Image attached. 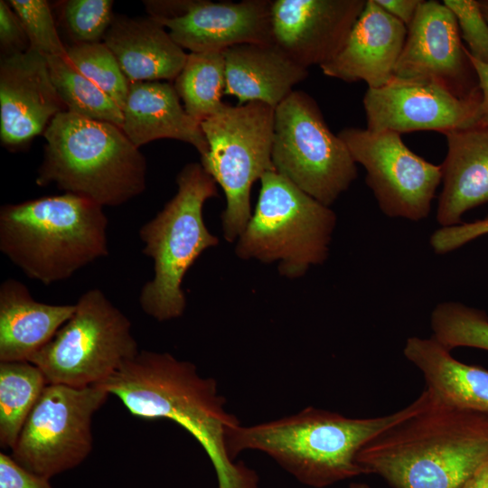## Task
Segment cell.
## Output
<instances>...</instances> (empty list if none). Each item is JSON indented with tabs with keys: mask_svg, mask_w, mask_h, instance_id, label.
<instances>
[{
	"mask_svg": "<svg viewBox=\"0 0 488 488\" xmlns=\"http://www.w3.org/2000/svg\"><path fill=\"white\" fill-rule=\"evenodd\" d=\"M390 15L407 28L411 24L422 0H375Z\"/></svg>",
	"mask_w": 488,
	"mask_h": 488,
	"instance_id": "74e56055",
	"label": "cell"
},
{
	"mask_svg": "<svg viewBox=\"0 0 488 488\" xmlns=\"http://www.w3.org/2000/svg\"><path fill=\"white\" fill-rule=\"evenodd\" d=\"M10 6L20 19L30 48L44 55L65 56L49 4L44 0H11Z\"/></svg>",
	"mask_w": 488,
	"mask_h": 488,
	"instance_id": "f546056e",
	"label": "cell"
},
{
	"mask_svg": "<svg viewBox=\"0 0 488 488\" xmlns=\"http://www.w3.org/2000/svg\"><path fill=\"white\" fill-rule=\"evenodd\" d=\"M432 336L448 350L470 347L488 351V316L459 302L439 303L432 311Z\"/></svg>",
	"mask_w": 488,
	"mask_h": 488,
	"instance_id": "83f0119b",
	"label": "cell"
},
{
	"mask_svg": "<svg viewBox=\"0 0 488 488\" xmlns=\"http://www.w3.org/2000/svg\"><path fill=\"white\" fill-rule=\"evenodd\" d=\"M408 28L367 0L339 53L320 68L324 75L346 82L363 80L368 89L386 85L394 76Z\"/></svg>",
	"mask_w": 488,
	"mask_h": 488,
	"instance_id": "ac0fdd59",
	"label": "cell"
},
{
	"mask_svg": "<svg viewBox=\"0 0 488 488\" xmlns=\"http://www.w3.org/2000/svg\"><path fill=\"white\" fill-rule=\"evenodd\" d=\"M443 3L455 14L461 38L466 50L474 59L488 64V22L478 1L445 0Z\"/></svg>",
	"mask_w": 488,
	"mask_h": 488,
	"instance_id": "1f68e13d",
	"label": "cell"
},
{
	"mask_svg": "<svg viewBox=\"0 0 488 488\" xmlns=\"http://www.w3.org/2000/svg\"><path fill=\"white\" fill-rule=\"evenodd\" d=\"M99 204L71 193L0 210V250L44 285L66 280L108 254V218Z\"/></svg>",
	"mask_w": 488,
	"mask_h": 488,
	"instance_id": "277c9868",
	"label": "cell"
},
{
	"mask_svg": "<svg viewBox=\"0 0 488 488\" xmlns=\"http://www.w3.org/2000/svg\"><path fill=\"white\" fill-rule=\"evenodd\" d=\"M465 52L475 72L481 92L477 126L488 127V64L472 57L466 48Z\"/></svg>",
	"mask_w": 488,
	"mask_h": 488,
	"instance_id": "8d00e7d4",
	"label": "cell"
},
{
	"mask_svg": "<svg viewBox=\"0 0 488 488\" xmlns=\"http://www.w3.org/2000/svg\"><path fill=\"white\" fill-rule=\"evenodd\" d=\"M67 108L51 78L48 60L29 48L5 55L0 63V136L8 146L44 133Z\"/></svg>",
	"mask_w": 488,
	"mask_h": 488,
	"instance_id": "2e32d148",
	"label": "cell"
},
{
	"mask_svg": "<svg viewBox=\"0 0 488 488\" xmlns=\"http://www.w3.org/2000/svg\"><path fill=\"white\" fill-rule=\"evenodd\" d=\"M462 488H488V462L482 465Z\"/></svg>",
	"mask_w": 488,
	"mask_h": 488,
	"instance_id": "f35d334b",
	"label": "cell"
},
{
	"mask_svg": "<svg viewBox=\"0 0 488 488\" xmlns=\"http://www.w3.org/2000/svg\"><path fill=\"white\" fill-rule=\"evenodd\" d=\"M176 183L175 195L139 230L143 253L154 262V277L142 287L139 304L159 322L183 314V277L205 249L219 243L202 216L204 202L218 195L216 182L201 164L190 163L179 172Z\"/></svg>",
	"mask_w": 488,
	"mask_h": 488,
	"instance_id": "8992f818",
	"label": "cell"
},
{
	"mask_svg": "<svg viewBox=\"0 0 488 488\" xmlns=\"http://www.w3.org/2000/svg\"><path fill=\"white\" fill-rule=\"evenodd\" d=\"M447 153L441 165L443 188L436 208L441 227L462 223L464 214L488 203V127L444 134Z\"/></svg>",
	"mask_w": 488,
	"mask_h": 488,
	"instance_id": "d6986e66",
	"label": "cell"
},
{
	"mask_svg": "<svg viewBox=\"0 0 488 488\" xmlns=\"http://www.w3.org/2000/svg\"><path fill=\"white\" fill-rule=\"evenodd\" d=\"M453 12L436 0L421 2L408 27L395 76L435 80L460 98L472 95L474 68Z\"/></svg>",
	"mask_w": 488,
	"mask_h": 488,
	"instance_id": "5bb4252c",
	"label": "cell"
},
{
	"mask_svg": "<svg viewBox=\"0 0 488 488\" xmlns=\"http://www.w3.org/2000/svg\"><path fill=\"white\" fill-rule=\"evenodd\" d=\"M43 161L36 183L102 207H116L145 188L146 162L122 128L63 111L45 129Z\"/></svg>",
	"mask_w": 488,
	"mask_h": 488,
	"instance_id": "5b68a950",
	"label": "cell"
},
{
	"mask_svg": "<svg viewBox=\"0 0 488 488\" xmlns=\"http://www.w3.org/2000/svg\"><path fill=\"white\" fill-rule=\"evenodd\" d=\"M47 60L51 78L67 111L122 127L123 111L107 93L77 70L64 56Z\"/></svg>",
	"mask_w": 488,
	"mask_h": 488,
	"instance_id": "4316f807",
	"label": "cell"
},
{
	"mask_svg": "<svg viewBox=\"0 0 488 488\" xmlns=\"http://www.w3.org/2000/svg\"><path fill=\"white\" fill-rule=\"evenodd\" d=\"M97 385L117 397L144 419H169L186 429L202 446L217 474L219 488H258L255 471L228 453L227 434L240 425L225 408L212 378L168 352L139 351Z\"/></svg>",
	"mask_w": 488,
	"mask_h": 488,
	"instance_id": "6da1fadb",
	"label": "cell"
},
{
	"mask_svg": "<svg viewBox=\"0 0 488 488\" xmlns=\"http://www.w3.org/2000/svg\"><path fill=\"white\" fill-rule=\"evenodd\" d=\"M48 384L30 361L0 362V446L14 447L31 410Z\"/></svg>",
	"mask_w": 488,
	"mask_h": 488,
	"instance_id": "d4e9b609",
	"label": "cell"
},
{
	"mask_svg": "<svg viewBox=\"0 0 488 488\" xmlns=\"http://www.w3.org/2000/svg\"><path fill=\"white\" fill-rule=\"evenodd\" d=\"M225 95L238 105L261 102L276 108L308 76V70L276 44H239L223 51Z\"/></svg>",
	"mask_w": 488,
	"mask_h": 488,
	"instance_id": "44dd1931",
	"label": "cell"
},
{
	"mask_svg": "<svg viewBox=\"0 0 488 488\" xmlns=\"http://www.w3.org/2000/svg\"><path fill=\"white\" fill-rule=\"evenodd\" d=\"M131 322L98 288L75 304L71 317L29 361L51 384L82 388L103 382L138 353Z\"/></svg>",
	"mask_w": 488,
	"mask_h": 488,
	"instance_id": "9c48e42d",
	"label": "cell"
},
{
	"mask_svg": "<svg viewBox=\"0 0 488 488\" xmlns=\"http://www.w3.org/2000/svg\"><path fill=\"white\" fill-rule=\"evenodd\" d=\"M429 398L425 389L409 405L393 413L352 418L307 407L279 419L244 427L227 434L230 457L246 450L263 452L303 484L324 488L365 474L357 462L362 447L380 433L422 408Z\"/></svg>",
	"mask_w": 488,
	"mask_h": 488,
	"instance_id": "3957f363",
	"label": "cell"
},
{
	"mask_svg": "<svg viewBox=\"0 0 488 488\" xmlns=\"http://www.w3.org/2000/svg\"><path fill=\"white\" fill-rule=\"evenodd\" d=\"M349 488H371L365 483H352Z\"/></svg>",
	"mask_w": 488,
	"mask_h": 488,
	"instance_id": "60d3db41",
	"label": "cell"
},
{
	"mask_svg": "<svg viewBox=\"0 0 488 488\" xmlns=\"http://www.w3.org/2000/svg\"><path fill=\"white\" fill-rule=\"evenodd\" d=\"M156 21L169 30L178 45L191 52H222L247 43L274 44L269 0H198L185 15Z\"/></svg>",
	"mask_w": 488,
	"mask_h": 488,
	"instance_id": "e0dca14e",
	"label": "cell"
},
{
	"mask_svg": "<svg viewBox=\"0 0 488 488\" xmlns=\"http://www.w3.org/2000/svg\"><path fill=\"white\" fill-rule=\"evenodd\" d=\"M226 84L223 51L191 52L174 80L188 115L199 123L218 112Z\"/></svg>",
	"mask_w": 488,
	"mask_h": 488,
	"instance_id": "484cf974",
	"label": "cell"
},
{
	"mask_svg": "<svg viewBox=\"0 0 488 488\" xmlns=\"http://www.w3.org/2000/svg\"><path fill=\"white\" fill-rule=\"evenodd\" d=\"M122 111L121 128L138 148L154 140L171 138L192 145L201 156L208 151L201 123L187 114L170 83H130Z\"/></svg>",
	"mask_w": 488,
	"mask_h": 488,
	"instance_id": "ffe728a7",
	"label": "cell"
},
{
	"mask_svg": "<svg viewBox=\"0 0 488 488\" xmlns=\"http://www.w3.org/2000/svg\"><path fill=\"white\" fill-rule=\"evenodd\" d=\"M365 0L272 1L273 41L308 69L332 61L343 47Z\"/></svg>",
	"mask_w": 488,
	"mask_h": 488,
	"instance_id": "9a60e30c",
	"label": "cell"
},
{
	"mask_svg": "<svg viewBox=\"0 0 488 488\" xmlns=\"http://www.w3.org/2000/svg\"><path fill=\"white\" fill-rule=\"evenodd\" d=\"M152 17L113 18L104 43L129 83L174 80L187 55L169 32Z\"/></svg>",
	"mask_w": 488,
	"mask_h": 488,
	"instance_id": "7402d4cb",
	"label": "cell"
},
{
	"mask_svg": "<svg viewBox=\"0 0 488 488\" xmlns=\"http://www.w3.org/2000/svg\"><path fill=\"white\" fill-rule=\"evenodd\" d=\"M0 42L7 54L23 52L30 48L24 28L10 5L0 1Z\"/></svg>",
	"mask_w": 488,
	"mask_h": 488,
	"instance_id": "836d02e7",
	"label": "cell"
},
{
	"mask_svg": "<svg viewBox=\"0 0 488 488\" xmlns=\"http://www.w3.org/2000/svg\"><path fill=\"white\" fill-rule=\"evenodd\" d=\"M145 3L150 17L155 20H172L185 15L196 1H148Z\"/></svg>",
	"mask_w": 488,
	"mask_h": 488,
	"instance_id": "d590c367",
	"label": "cell"
},
{
	"mask_svg": "<svg viewBox=\"0 0 488 488\" xmlns=\"http://www.w3.org/2000/svg\"><path fill=\"white\" fill-rule=\"evenodd\" d=\"M479 2V5H480V7H481V10L486 19V21L488 22V0H481V1H478Z\"/></svg>",
	"mask_w": 488,
	"mask_h": 488,
	"instance_id": "ab89813d",
	"label": "cell"
},
{
	"mask_svg": "<svg viewBox=\"0 0 488 488\" xmlns=\"http://www.w3.org/2000/svg\"><path fill=\"white\" fill-rule=\"evenodd\" d=\"M50 479L35 474L6 454H0V488H52Z\"/></svg>",
	"mask_w": 488,
	"mask_h": 488,
	"instance_id": "e575fe53",
	"label": "cell"
},
{
	"mask_svg": "<svg viewBox=\"0 0 488 488\" xmlns=\"http://www.w3.org/2000/svg\"><path fill=\"white\" fill-rule=\"evenodd\" d=\"M275 108L261 102L224 103L201 127L208 143L201 156L203 169L225 193L221 214L224 238L238 239L250 217L253 183L271 171Z\"/></svg>",
	"mask_w": 488,
	"mask_h": 488,
	"instance_id": "ba28073f",
	"label": "cell"
},
{
	"mask_svg": "<svg viewBox=\"0 0 488 488\" xmlns=\"http://www.w3.org/2000/svg\"><path fill=\"white\" fill-rule=\"evenodd\" d=\"M111 0H70L64 19L76 43L99 42L113 21Z\"/></svg>",
	"mask_w": 488,
	"mask_h": 488,
	"instance_id": "4dcf8cb0",
	"label": "cell"
},
{
	"mask_svg": "<svg viewBox=\"0 0 488 488\" xmlns=\"http://www.w3.org/2000/svg\"><path fill=\"white\" fill-rule=\"evenodd\" d=\"M428 393L422 408L359 452L365 474L393 488H462L488 462V413L451 407Z\"/></svg>",
	"mask_w": 488,
	"mask_h": 488,
	"instance_id": "7a4b0ae2",
	"label": "cell"
},
{
	"mask_svg": "<svg viewBox=\"0 0 488 488\" xmlns=\"http://www.w3.org/2000/svg\"><path fill=\"white\" fill-rule=\"evenodd\" d=\"M338 136L364 167L366 183L386 216L413 221L428 216L442 182L440 164L412 152L396 132L347 127Z\"/></svg>",
	"mask_w": 488,
	"mask_h": 488,
	"instance_id": "7c38bea8",
	"label": "cell"
},
{
	"mask_svg": "<svg viewBox=\"0 0 488 488\" xmlns=\"http://www.w3.org/2000/svg\"><path fill=\"white\" fill-rule=\"evenodd\" d=\"M260 183L254 213L238 239L236 255L264 263L278 261L280 275L300 277L327 258L336 215L277 171L265 174Z\"/></svg>",
	"mask_w": 488,
	"mask_h": 488,
	"instance_id": "52a82bcc",
	"label": "cell"
},
{
	"mask_svg": "<svg viewBox=\"0 0 488 488\" xmlns=\"http://www.w3.org/2000/svg\"><path fill=\"white\" fill-rule=\"evenodd\" d=\"M74 305L35 300L22 282L0 286V362L29 361L71 317Z\"/></svg>",
	"mask_w": 488,
	"mask_h": 488,
	"instance_id": "603a6c76",
	"label": "cell"
},
{
	"mask_svg": "<svg viewBox=\"0 0 488 488\" xmlns=\"http://www.w3.org/2000/svg\"><path fill=\"white\" fill-rule=\"evenodd\" d=\"M271 156L278 174L328 207L357 177L346 145L329 129L315 100L301 90L275 108Z\"/></svg>",
	"mask_w": 488,
	"mask_h": 488,
	"instance_id": "30bf717a",
	"label": "cell"
},
{
	"mask_svg": "<svg viewBox=\"0 0 488 488\" xmlns=\"http://www.w3.org/2000/svg\"><path fill=\"white\" fill-rule=\"evenodd\" d=\"M433 336L407 339L403 353L422 374L426 389L439 401L488 413V371L463 363Z\"/></svg>",
	"mask_w": 488,
	"mask_h": 488,
	"instance_id": "cb8c5ba5",
	"label": "cell"
},
{
	"mask_svg": "<svg viewBox=\"0 0 488 488\" xmlns=\"http://www.w3.org/2000/svg\"><path fill=\"white\" fill-rule=\"evenodd\" d=\"M487 234L488 215L471 222L440 227L431 235L430 246L436 254H447Z\"/></svg>",
	"mask_w": 488,
	"mask_h": 488,
	"instance_id": "d6a6232c",
	"label": "cell"
},
{
	"mask_svg": "<svg viewBox=\"0 0 488 488\" xmlns=\"http://www.w3.org/2000/svg\"><path fill=\"white\" fill-rule=\"evenodd\" d=\"M64 57L123 109L130 83L104 42L75 43L66 49Z\"/></svg>",
	"mask_w": 488,
	"mask_h": 488,
	"instance_id": "f1b7e54d",
	"label": "cell"
},
{
	"mask_svg": "<svg viewBox=\"0 0 488 488\" xmlns=\"http://www.w3.org/2000/svg\"><path fill=\"white\" fill-rule=\"evenodd\" d=\"M481 92L460 98L430 79L394 76L386 85L368 89L363 98L367 129L404 134L449 131L477 126Z\"/></svg>",
	"mask_w": 488,
	"mask_h": 488,
	"instance_id": "4fadbf2b",
	"label": "cell"
},
{
	"mask_svg": "<svg viewBox=\"0 0 488 488\" xmlns=\"http://www.w3.org/2000/svg\"><path fill=\"white\" fill-rule=\"evenodd\" d=\"M110 394L99 385L48 383L31 410L11 456L50 479L80 465L93 447V415Z\"/></svg>",
	"mask_w": 488,
	"mask_h": 488,
	"instance_id": "8fae6325",
	"label": "cell"
}]
</instances>
